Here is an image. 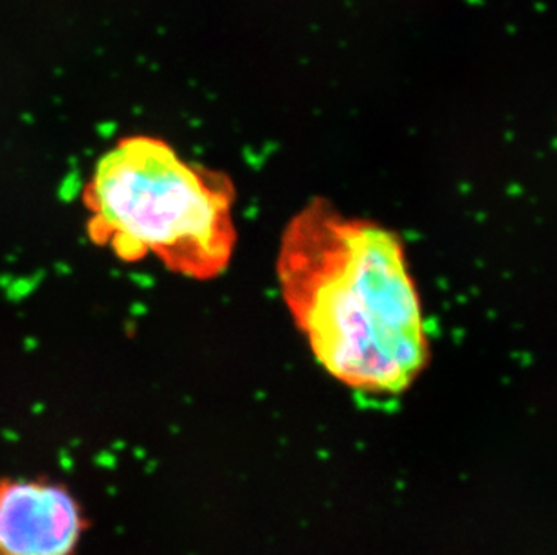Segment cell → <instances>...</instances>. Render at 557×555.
<instances>
[{
    "label": "cell",
    "mask_w": 557,
    "mask_h": 555,
    "mask_svg": "<svg viewBox=\"0 0 557 555\" xmlns=\"http://www.w3.org/2000/svg\"><path fill=\"white\" fill-rule=\"evenodd\" d=\"M235 188L161 137L117 139L82 189L89 240L123 263L153 257L191 280L221 276L237 246Z\"/></svg>",
    "instance_id": "2"
},
{
    "label": "cell",
    "mask_w": 557,
    "mask_h": 555,
    "mask_svg": "<svg viewBox=\"0 0 557 555\" xmlns=\"http://www.w3.org/2000/svg\"><path fill=\"white\" fill-rule=\"evenodd\" d=\"M276 274L298 331L331 378L370 397H395L426 370L421 296L394 231L312 200L285 227Z\"/></svg>",
    "instance_id": "1"
},
{
    "label": "cell",
    "mask_w": 557,
    "mask_h": 555,
    "mask_svg": "<svg viewBox=\"0 0 557 555\" xmlns=\"http://www.w3.org/2000/svg\"><path fill=\"white\" fill-rule=\"evenodd\" d=\"M90 519L67 483L0 478V555H76Z\"/></svg>",
    "instance_id": "3"
}]
</instances>
